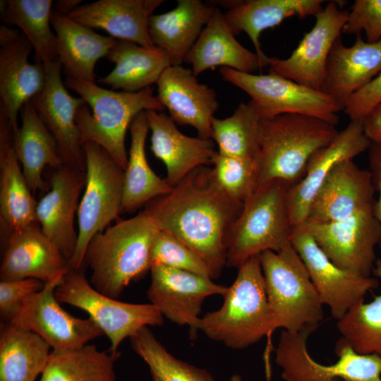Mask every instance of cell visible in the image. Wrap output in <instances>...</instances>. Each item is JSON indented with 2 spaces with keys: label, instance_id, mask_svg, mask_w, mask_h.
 Returning <instances> with one entry per match:
<instances>
[{
  "label": "cell",
  "instance_id": "obj_18",
  "mask_svg": "<svg viewBox=\"0 0 381 381\" xmlns=\"http://www.w3.org/2000/svg\"><path fill=\"white\" fill-rule=\"evenodd\" d=\"M371 143L363 120H351L327 145L312 155L303 177L287 191V209L294 227L305 222L314 197L333 168L368 150Z\"/></svg>",
  "mask_w": 381,
  "mask_h": 381
},
{
  "label": "cell",
  "instance_id": "obj_33",
  "mask_svg": "<svg viewBox=\"0 0 381 381\" xmlns=\"http://www.w3.org/2000/svg\"><path fill=\"white\" fill-rule=\"evenodd\" d=\"M106 57L115 67L100 78L99 83L112 90L141 91L157 83L165 69L171 66L169 55L163 49L125 40H116Z\"/></svg>",
  "mask_w": 381,
  "mask_h": 381
},
{
  "label": "cell",
  "instance_id": "obj_14",
  "mask_svg": "<svg viewBox=\"0 0 381 381\" xmlns=\"http://www.w3.org/2000/svg\"><path fill=\"white\" fill-rule=\"evenodd\" d=\"M291 243L305 264L322 303L337 320L380 286L375 277L361 276L336 265L303 224L293 228Z\"/></svg>",
  "mask_w": 381,
  "mask_h": 381
},
{
  "label": "cell",
  "instance_id": "obj_28",
  "mask_svg": "<svg viewBox=\"0 0 381 381\" xmlns=\"http://www.w3.org/2000/svg\"><path fill=\"white\" fill-rule=\"evenodd\" d=\"M225 20L235 35L241 32L250 37L261 67L268 66L269 58L262 50L260 37L267 28L279 25L292 16H315L323 7L324 0H246L228 1Z\"/></svg>",
  "mask_w": 381,
  "mask_h": 381
},
{
  "label": "cell",
  "instance_id": "obj_6",
  "mask_svg": "<svg viewBox=\"0 0 381 381\" xmlns=\"http://www.w3.org/2000/svg\"><path fill=\"white\" fill-rule=\"evenodd\" d=\"M291 185L273 180L256 188L244 202L226 238V265L238 268L250 258L291 245L294 226L286 204Z\"/></svg>",
  "mask_w": 381,
  "mask_h": 381
},
{
  "label": "cell",
  "instance_id": "obj_10",
  "mask_svg": "<svg viewBox=\"0 0 381 381\" xmlns=\"http://www.w3.org/2000/svg\"><path fill=\"white\" fill-rule=\"evenodd\" d=\"M318 327L299 332L282 330L275 349V362L284 381H381V357L360 354L342 339L336 345L338 360L332 365L318 363L310 355L307 340Z\"/></svg>",
  "mask_w": 381,
  "mask_h": 381
},
{
  "label": "cell",
  "instance_id": "obj_5",
  "mask_svg": "<svg viewBox=\"0 0 381 381\" xmlns=\"http://www.w3.org/2000/svg\"><path fill=\"white\" fill-rule=\"evenodd\" d=\"M335 126L301 114L261 120L258 186L273 180L291 186L303 176L312 155L338 134Z\"/></svg>",
  "mask_w": 381,
  "mask_h": 381
},
{
  "label": "cell",
  "instance_id": "obj_31",
  "mask_svg": "<svg viewBox=\"0 0 381 381\" xmlns=\"http://www.w3.org/2000/svg\"><path fill=\"white\" fill-rule=\"evenodd\" d=\"M50 20L56 37L59 61L66 77L95 83V64L106 57L116 40L54 11Z\"/></svg>",
  "mask_w": 381,
  "mask_h": 381
},
{
  "label": "cell",
  "instance_id": "obj_3",
  "mask_svg": "<svg viewBox=\"0 0 381 381\" xmlns=\"http://www.w3.org/2000/svg\"><path fill=\"white\" fill-rule=\"evenodd\" d=\"M222 296V306L200 319L198 330L209 339L240 350L274 331L258 256L238 268L234 282Z\"/></svg>",
  "mask_w": 381,
  "mask_h": 381
},
{
  "label": "cell",
  "instance_id": "obj_29",
  "mask_svg": "<svg viewBox=\"0 0 381 381\" xmlns=\"http://www.w3.org/2000/svg\"><path fill=\"white\" fill-rule=\"evenodd\" d=\"M235 36L224 13L216 8L185 59L191 65L193 73L197 76L218 66L253 74L262 69L256 53L244 47Z\"/></svg>",
  "mask_w": 381,
  "mask_h": 381
},
{
  "label": "cell",
  "instance_id": "obj_16",
  "mask_svg": "<svg viewBox=\"0 0 381 381\" xmlns=\"http://www.w3.org/2000/svg\"><path fill=\"white\" fill-rule=\"evenodd\" d=\"M148 299L164 318L189 328L190 339L197 337L200 314L204 301L214 295L223 296L228 286L190 272L162 265L150 267Z\"/></svg>",
  "mask_w": 381,
  "mask_h": 381
},
{
  "label": "cell",
  "instance_id": "obj_15",
  "mask_svg": "<svg viewBox=\"0 0 381 381\" xmlns=\"http://www.w3.org/2000/svg\"><path fill=\"white\" fill-rule=\"evenodd\" d=\"M349 12L332 1L315 17V23L287 59L270 57V73L321 91L329 52L340 37Z\"/></svg>",
  "mask_w": 381,
  "mask_h": 381
},
{
  "label": "cell",
  "instance_id": "obj_50",
  "mask_svg": "<svg viewBox=\"0 0 381 381\" xmlns=\"http://www.w3.org/2000/svg\"><path fill=\"white\" fill-rule=\"evenodd\" d=\"M332 381H346V380H342V379H335V380H334Z\"/></svg>",
  "mask_w": 381,
  "mask_h": 381
},
{
  "label": "cell",
  "instance_id": "obj_40",
  "mask_svg": "<svg viewBox=\"0 0 381 381\" xmlns=\"http://www.w3.org/2000/svg\"><path fill=\"white\" fill-rule=\"evenodd\" d=\"M133 350L147 363L153 381H216L206 370L178 359L143 327L130 338Z\"/></svg>",
  "mask_w": 381,
  "mask_h": 381
},
{
  "label": "cell",
  "instance_id": "obj_21",
  "mask_svg": "<svg viewBox=\"0 0 381 381\" xmlns=\"http://www.w3.org/2000/svg\"><path fill=\"white\" fill-rule=\"evenodd\" d=\"M157 98L177 124L193 127L198 137L210 138L212 121L218 109L214 90L199 83L191 69L171 65L162 73Z\"/></svg>",
  "mask_w": 381,
  "mask_h": 381
},
{
  "label": "cell",
  "instance_id": "obj_32",
  "mask_svg": "<svg viewBox=\"0 0 381 381\" xmlns=\"http://www.w3.org/2000/svg\"><path fill=\"white\" fill-rule=\"evenodd\" d=\"M21 126L13 132V146L28 186L32 193L44 191L47 185L42 173L47 166L64 164L57 143L41 120L31 101L20 109Z\"/></svg>",
  "mask_w": 381,
  "mask_h": 381
},
{
  "label": "cell",
  "instance_id": "obj_47",
  "mask_svg": "<svg viewBox=\"0 0 381 381\" xmlns=\"http://www.w3.org/2000/svg\"><path fill=\"white\" fill-rule=\"evenodd\" d=\"M365 134L372 143L381 145V102L363 120Z\"/></svg>",
  "mask_w": 381,
  "mask_h": 381
},
{
  "label": "cell",
  "instance_id": "obj_4",
  "mask_svg": "<svg viewBox=\"0 0 381 381\" xmlns=\"http://www.w3.org/2000/svg\"><path fill=\"white\" fill-rule=\"evenodd\" d=\"M64 84L86 102L75 116L83 145L87 142L99 145L125 170L128 159L125 138L133 119L141 111L164 109L153 90L116 92L69 77Z\"/></svg>",
  "mask_w": 381,
  "mask_h": 381
},
{
  "label": "cell",
  "instance_id": "obj_26",
  "mask_svg": "<svg viewBox=\"0 0 381 381\" xmlns=\"http://www.w3.org/2000/svg\"><path fill=\"white\" fill-rule=\"evenodd\" d=\"M13 129L0 114V217L3 241L37 223V202L30 190L13 146Z\"/></svg>",
  "mask_w": 381,
  "mask_h": 381
},
{
  "label": "cell",
  "instance_id": "obj_38",
  "mask_svg": "<svg viewBox=\"0 0 381 381\" xmlns=\"http://www.w3.org/2000/svg\"><path fill=\"white\" fill-rule=\"evenodd\" d=\"M261 120L250 101L242 102L231 116L223 119L213 118L211 139L220 153L258 160Z\"/></svg>",
  "mask_w": 381,
  "mask_h": 381
},
{
  "label": "cell",
  "instance_id": "obj_23",
  "mask_svg": "<svg viewBox=\"0 0 381 381\" xmlns=\"http://www.w3.org/2000/svg\"><path fill=\"white\" fill-rule=\"evenodd\" d=\"M0 44V114L7 119L15 133L23 105L44 90L46 71L40 62L29 63L33 47L23 32Z\"/></svg>",
  "mask_w": 381,
  "mask_h": 381
},
{
  "label": "cell",
  "instance_id": "obj_37",
  "mask_svg": "<svg viewBox=\"0 0 381 381\" xmlns=\"http://www.w3.org/2000/svg\"><path fill=\"white\" fill-rule=\"evenodd\" d=\"M52 0L1 1V19L20 28L35 50L37 62L59 61L56 37L51 29Z\"/></svg>",
  "mask_w": 381,
  "mask_h": 381
},
{
  "label": "cell",
  "instance_id": "obj_48",
  "mask_svg": "<svg viewBox=\"0 0 381 381\" xmlns=\"http://www.w3.org/2000/svg\"><path fill=\"white\" fill-rule=\"evenodd\" d=\"M81 0H57L53 4L52 11L68 16L75 8L80 6Z\"/></svg>",
  "mask_w": 381,
  "mask_h": 381
},
{
  "label": "cell",
  "instance_id": "obj_20",
  "mask_svg": "<svg viewBox=\"0 0 381 381\" xmlns=\"http://www.w3.org/2000/svg\"><path fill=\"white\" fill-rule=\"evenodd\" d=\"M374 195L370 171L360 168L353 159L344 160L325 180L305 222L324 223L348 218L373 207Z\"/></svg>",
  "mask_w": 381,
  "mask_h": 381
},
{
  "label": "cell",
  "instance_id": "obj_44",
  "mask_svg": "<svg viewBox=\"0 0 381 381\" xmlns=\"http://www.w3.org/2000/svg\"><path fill=\"white\" fill-rule=\"evenodd\" d=\"M44 283L28 278L0 282V315L8 322L25 301L43 289Z\"/></svg>",
  "mask_w": 381,
  "mask_h": 381
},
{
  "label": "cell",
  "instance_id": "obj_46",
  "mask_svg": "<svg viewBox=\"0 0 381 381\" xmlns=\"http://www.w3.org/2000/svg\"><path fill=\"white\" fill-rule=\"evenodd\" d=\"M368 150L370 172L375 192L377 193V198L375 200L373 210L381 231V145L371 143ZM378 246L381 250V237Z\"/></svg>",
  "mask_w": 381,
  "mask_h": 381
},
{
  "label": "cell",
  "instance_id": "obj_30",
  "mask_svg": "<svg viewBox=\"0 0 381 381\" xmlns=\"http://www.w3.org/2000/svg\"><path fill=\"white\" fill-rule=\"evenodd\" d=\"M216 8L200 0H179L172 10L152 14L148 22L152 43L167 52L171 65H181Z\"/></svg>",
  "mask_w": 381,
  "mask_h": 381
},
{
  "label": "cell",
  "instance_id": "obj_45",
  "mask_svg": "<svg viewBox=\"0 0 381 381\" xmlns=\"http://www.w3.org/2000/svg\"><path fill=\"white\" fill-rule=\"evenodd\" d=\"M381 102V73L352 95L343 111L351 120L363 119Z\"/></svg>",
  "mask_w": 381,
  "mask_h": 381
},
{
  "label": "cell",
  "instance_id": "obj_19",
  "mask_svg": "<svg viewBox=\"0 0 381 381\" xmlns=\"http://www.w3.org/2000/svg\"><path fill=\"white\" fill-rule=\"evenodd\" d=\"M85 183L86 171L63 164L54 169L51 188L37 205L36 219L42 231L68 262L77 246L75 218Z\"/></svg>",
  "mask_w": 381,
  "mask_h": 381
},
{
  "label": "cell",
  "instance_id": "obj_35",
  "mask_svg": "<svg viewBox=\"0 0 381 381\" xmlns=\"http://www.w3.org/2000/svg\"><path fill=\"white\" fill-rule=\"evenodd\" d=\"M51 347L35 333L4 322L0 329V381H35Z\"/></svg>",
  "mask_w": 381,
  "mask_h": 381
},
{
  "label": "cell",
  "instance_id": "obj_43",
  "mask_svg": "<svg viewBox=\"0 0 381 381\" xmlns=\"http://www.w3.org/2000/svg\"><path fill=\"white\" fill-rule=\"evenodd\" d=\"M363 31L368 42L381 40V0L354 1L341 32L358 36Z\"/></svg>",
  "mask_w": 381,
  "mask_h": 381
},
{
  "label": "cell",
  "instance_id": "obj_27",
  "mask_svg": "<svg viewBox=\"0 0 381 381\" xmlns=\"http://www.w3.org/2000/svg\"><path fill=\"white\" fill-rule=\"evenodd\" d=\"M164 0H99L80 5L68 16L90 28H100L111 37L144 47L154 46L148 22Z\"/></svg>",
  "mask_w": 381,
  "mask_h": 381
},
{
  "label": "cell",
  "instance_id": "obj_12",
  "mask_svg": "<svg viewBox=\"0 0 381 381\" xmlns=\"http://www.w3.org/2000/svg\"><path fill=\"white\" fill-rule=\"evenodd\" d=\"M373 207L344 219L302 224L336 265L370 277L377 259L375 248L381 237Z\"/></svg>",
  "mask_w": 381,
  "mask_h": 381
},
{
  "label": "cell",
  "instance_id": "obj_24",
  "mask_svg": "<svg viewBox=\"0 0 381 381\" xmlns=\"http://www.w3.org/2000/svg\"><path fill=\"white\" fill-rule=\"evenodd\" d=\"M151 131L150 150L165 165V180L174 186L192 171L211 164L214 142L210 138L190 137L182 133L166 114L145 111Z\"/></svg>",
  "mask_w": 381,
  "mask_h": 381
},
{
  "label": "cell",
  "instance_id": "obj_49",
  "mask_svg": "<svg viewBox=\"0 0 381 381\" xmlns=\"http://www.w3.org/2000/svg\"><path fill=\"white\" fill-rule=\"evenodd\" d=\"M229 381H243L241 375L235 374L229 380Z\"/></svg>",
  "mask_w": 381,
  "mask_h": 381
},
{
  "label": "cell",
  "instance_id": "obj_13",
  "mask_svg": "<svg viewBox=\"0 0 381 381\" xmlns=\"http://www.w3.org/2000/svg\"><path fill=\"white\" fill-rule=\"evenodd\" d=\"M64 275L45 283L6 322L35 333L54 351L77 349L104 335L90 318L74 317L61 308L54 291Z\"/></svg>",
  "mask_w": 381,
  "mask_h": 381
},
{
  "label": "cell",
  "instance_id": "obj_39",
  "mask_svg": "<svg viewBox=\"0 0 381 381\" xmlns=\"http://www.w3.org/2000/svg\"><path fill=\"white\" fill-rule=\"evenodd\" d=\"M373 275L381 280V258H377ZM342 339L360 354L381 357V292L373 301H364L351 308L337 320Z\"/></svg>",
  "mask_w": 381,
  "mask_h": 381
},
{
  "label": "cell",
  "instance_id": "obj_17",
  "mask_svg": "<svg viewBox=\"0 0 381 381\" xmlns=\"http://www.w3.org/2000/svg\"><path fill=\"white\" fill-rule=\"evenodd\" d=\"M46 84L44 90L31 99L42 122L55 139L64 164L86 171L83 144L75 116L85 101L71 96L62 81L59 61L44 64Z\"/></svg>",
  "mask_w": 381,
  "mask_h": 381
},
{
  "label": "cell",
  "instance_id": "obj_36",
  "mask_svg": "<svg viewBox=\"0 0 381 381\" xmlns=\"http://www.w3.org/2000/svg\"><path fill=\"white\" fill-rule=\"evenodd\" d=\"M121 353L100 351L90 343L64 351L52 350L40 381H115Z\"/></svg>",
  "mask_w": 381,
  "mask_h": 381
},
{
  "label": "cell",
  "instance_id": "obj_1",
  "mask_svg": "<svg viewBox=\"0 0 381 381\" xmlns=\"http://www.w3.org/2000/svg\"><path fill=\"white\" fill-rule=\"evenodd\" d=\"M243 205L224 191L212 168L202 166L148 202L144 211L159 230L198 253L216 279L226 265V236Z\"/></svg>",
  "mask_w": 381,
  "mask_h": 381
},
{
  "label": "cell",
  "instance_id": "obj_22",
  "mask_svg": "<svg viewBox=\"0 0 381 381\" xmlns=\"http://www.w3.org/2000/svg\"><path fill=\"white\" fill-rule=\"evenodd\" d=\"M4 243L1 281L32 278L45 284L71 269L68 261L43 234L37 222L11 234Z\"/></svg>",
  "mask_w": 381,
  "mask_h": 381
},
{
  "label": "cell",
  "instance_id": "obj_11",
  "mask_svg": "<svg viewBox=\"0 0 381 381\" xmlns=\"http://www.w3.org/2000/svg\"><path fill=\"white\" fill-rule=\"evenodd\" d=\"M222 78L241 89L251 98L262 119L281 114L315 117L336 126L343 111L332 97L278 75H256L229 68H220Z\"/></svg>",
  "mask_w": 381,
  "mask_h": 381
},
{
  "label": "cell",
  "instance_id": "obj_7",
  "mask_svg": "<svg viewBox=\"0 0 381 381\" xmlns=\"http://www.w3.org/2000/svg\"><path fill=\"white\" fill-rule=\"evenodd\" d=\"M274 330L296 332L318 327L323 303L302 259L291 245L280 251L258 255Z\"/></svg>",
  "mask_w": 381,
  "mask_h": 381
},
{
  "label": "cell",
  "instance_id": "obj_42",
  "mask_svg": "<svg viewBox=\"0 0 381 381\" xmlns=\"http://www.w3.org/2000/svg\"><path fill=\"white\" fill-rule=\"evenodd\" d=\"M155 265L185 270L214 279L210 267L198 253L174 236L159 229L150 250V267Z\"/></svg>",
  "mask_w": 381,
  "mask_h": 381
},
{
  "label": "cell",
  "instance_id": "obj_8",
  "mask_svg": "<svg viewBox=\"0 0 381 381\" xmlns=\"http://www.w3.org/2000/svg\"><path fill=\"white\" fill-rule=\"evenodd\" d=\"M86 183L77 213L78 243L69 262L71 269L84 265L87 245L121 213L124 170L99 145L87 142L83 145Z\"/></svg>",
  "mask_w": 381,
  "mask_h": 381
},
{
  "label": "cell",
  "instance_id": "obj_41",
  "mask_svg": "<svg viewBox=\"0 0 381 381\" xmlns=\"http://www.w3.org/2000/svg\"><path fill=\"white\" fill-rule=\"evenodd\" d=\"M211 164L214 178L233 200L244 203L258 186V160L215 152Z\"/></svg>",
  "mask_w": 381,
  "mask_h": 381
},
{
  "label": "cell",
  "instance_id": "obj_9",
  "mask_svg": "<svg viewBox=\"0 0 381 381\" xmlns=\"http://www.w3.org/2000/svg\"><path fill=\"white\" fill-rule=\"evenodd\" d=\"M60 303L86 312L110 342L116 353L121 342L143 327L161 326L164 316L152 304L130 303L106 296L95 289L83 268L70 269L55 289Z\"/></svg>",
  "mask_w": 381,
  "mask_h": 381
},
{
  "label": "cell",
  "instance_id": "obj_2",
  "mask_svg": "<svg viewBox=\"0 0 381 381\" xmlns=\"http://www.w3.org/2000/svg\"><path fill=\"white\" fill-rule=\"evenodd\" d=\"M158 230L143 210L95 234L84 257L92 286L117 299L131 282L150 271L151 247Z\"/></svg>",
  "mask_w": 381,
  "mask_h": 381
},
{
  "label": "cell",
  "instance_id": "obj_34",
  "mask_svg": "<svg viewBox=\"0 0 381 381\" xmlns=\"http://www.w3.org/2000/svg\"><path fill=\"white\" fill-rule=\"evenodd\" d=\"M129 130L131 147L124 170L121 213L133 212L172 189L165 179H161L153 171L147 162L145 146L149 126L145 111L135 116Z\"/></svg>",
  "mask_w": 381,
  "mask_h": 381
},
{
  "label": "cell",
  "instance_id": "obj_25",
  "mask_svg": "<svg viewBox=\"0 0 381 381\" xmlns=\"http://www.w3.org/2000/svg\"><path fill=\"white\" fill-rule=\"evenodd\" d=\"M340 37L329 52L321 91L344 109L352 95L381 73V40L368 42L358 35L352 46L346 47Z\"/></svg>",
  "mask_w": 381,
  "mask_h": 381
}]
</instances>
